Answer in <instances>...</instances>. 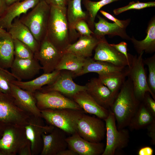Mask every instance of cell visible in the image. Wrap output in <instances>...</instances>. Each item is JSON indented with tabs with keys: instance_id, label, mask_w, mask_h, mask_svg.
I'll list each match as a JSON object with an SVG mask.
<instances>
[{
	"instance_id": "cell-1",
	"label": "cell",
	"mask_w": 155,
	"mask_h": 155,
	"mask_svg": "<svg viewBox=\"0 0 155 155\" xmlns=\"http://www.w3.org/2000/svg\"><path fill=\"white\" fill-rule=\"evenodd\" d=\"M140 103L135 95L131 81L128 77L110 108L115 117L118 129L128 126Z\"/></svg>"
},
{
	"instance_id": "cell-2",
	"label": "cell",
	"mask_w": 155,
	"mask_h": 155,
	"mask_svg": "<svg viewBox=\"0 0 155 155\" xmlns=\"http://www.w3.org/2000/svg\"><path fill=\"white\" fill-rule=\"evenodd\" d=\"M46 36L62 53L71 43L67 16V7L50 6Z\"/></svg>"
},
{
	"instance_id": "cell-3",
	"label": "cell",
	"mask_w": 155,
	"mask_h": 155,
	"mask_svg": "<svg viewBox=\"0 0 155 155\" xmlns=\"http://www.w3.org/2000/svg\"><path fill=\"white\" fill-rule=\"evenodd\" d=\"M40 111L42 118L49 125L71 135L77 132L78 121L84 113L83 110L71 108L49 109Z\"/></svg>"
},
{
	"instance_id": "cell-4",
	"label": "cell",
	"mask_w": 155,
	"mask_h": 155,
	"mask_svg": "<svg viewBox=\"0 0 155 155\" xmlns=\"http://www.w3.org/2000/svg\"><path fill=\"white\" fill-rule=\"evenodd\" d=\"M50 6L45 0H41L32 9L20 19L40 43L46 36Z\"/></svg>"
},
{
	"instance_id": "cell-5",
	"label": "cell",
	"mask_w": 155,
	"mask_h": 155,
	"mask_svg": "<svg viewBox=\"0 0 155 155\" xmlns=\"http://www.w3.org/2000/svg\"><path fill=\"white\" fill-rule=\"evenodd\" d=\"M104 120L106 125V142L102 155H115L128 145L129 131L125 128L118 129L115 117L110 109L108 116Z\"/></svg>"
},
{
	"instance_id": "cell-6",
	"label": "cell",
	"mask_w": 155,
	"mask_h": 155,
	"mask_svg": "<svg viewBox=\"0 0 155 155\" xmlns=\"http://www.w3.org/2000/svg\"><path fill=\"white\" fill-rule=\"evenodd\" d=\"M31 115L20 108L11 94L0 91V123L24 127Z\"/></svg>"
},
{
	"instance_id": "cell-7",
	"label": "cell",
	"mask_w": 155,
	"mask_h": 155,
	"mask_svg": "<svg viewBox=\"0 0 155 155\" xmlns=\"http://www.w3.org/2000/svg\"><path fill=\"white\" fill-rule=\"evenodd\" d=\"M144 52L141 53L138 56L133 55L130 66L128 67L127 76L131 81L135 97L141 102L147 92L155 100V95L150 90L147 83L143 58Z\"/></svg>"
},
{
	"instance_id": "cell-8",
	"label": "cell",
	"mask_w": 155,
	"mask_h": 155,
	"mask_svg": "<svg viewBox=\"0 0 155 155\" xmlns=\"http://www.w3.org/2000/svg\"><path fill=\"white\" fill-rule=\"evenodd\" d=\"M28 140L24 127L6 125L0 138V150L3 155H16Z\"/></svg>"
},
{
	"instance_id": "cell-9",
	"label": "cell",
	"mask_w": 155,
	"mask_h": 155,
	"mask_svg": "<svg viewBox=\"0 0 155 155\" xmlns=\"http://www.w3.org/2000/svg\"><path fill=\"white\" fill-rule=\"evenodd\" d=\"M37 106L40 110L46 109L71 108L83 110L72 99L55 91L42 92L38 90L33 93Z\"/></svg>"
},
{
	"instance_id": "cell-10",
	"label": "cell",
	"mask_w": 155,
	"mask_h": 155,
	"mask_svg": "<svg viewBox=\"0 0 155 155\" xmlns=\"http://www.w3.org/2000/svg\"><path fill=\"white\" fill-rule=\"evenodd\" d=\"M42 117L31 115L24 127L27 139L30 142L32 155L40 154L42 150V135L48 134L54 127L45 124Z\"/></svg>"
},
{
	"instance_id": "cell-11",
	"label": "cell",
	"mask_w": 155,
	"mask_h": 155,
	"mask_svg": "<svg viewBox=\"0 0 155 155\" xmlns=\"http://www.w3.org/2000/svg\"><path fill=\"white\" fill-rule=\"evenodd\" d=\"M103 120L83 114L77 124V132L85 140L93 142H99L106 134V125Z\"/></svg>"
},
{
	"instance_id": "cell-12",
	"label": "cell",
	"mask_w": 155,
	"mask_h": 155,
	"mask_svg": "<svg viewBox=\"0 0 155 155\" xmlns=\"http://www.w3.org/2000/svg\"><path fill=\"white\" fill-rule=\"evenodd\" d=\"M63 54L46 36L40 42L38 50L34 53V57L39 61L44 73H50L55 69Z\"/></svg>"
},
{
	"instance_id": "cell-13",
	"label": "cell",
	"mask_w": 155,
	"mask_h": 155,
	"mask_svg": "<svg viewBox=\"0 0 155 155\" xmlns=\"http://www.w3.org/2000/svg\"><path fill=\"white\" fill-rule=\"evenodd\" d=\"M74 73L71 71L62 70L55 80L51 84L44 86L39 91L46 92L51 91L58 92L65 96L71 98L77 93L86 91V86L75 83L73 80Z\"/></svg>"
},
{
	"instance_id": "cell-14",
	"label": "cell",
	"mask_w": 155,
	"mask_h": 155,
	"mask_svg": "<svg viewBox=\"0 0 155 155\" xmlns=\"http://www.w3.org/2000/svg\"><path fill=\"white\" fill-rule=\"evenodd\" d=\"M98 38V42L94 49L93 58L94 60L108 62L119 67H130L125 57L110 45L105 36Z\"/></svg>"
},
{
	"instance_id": "cell-15",
	"label": "cell",
	"mask_w": 155,
	"mask_h": 155,
	"mask_svg": "<svg viewBox=\"0 0 155 155\" xmlns=\"http://www.w3.org/2000/svg\"><path fill=\"white\" fill-rule=\"evenodd\" d=\"M43 146L40 155H58L67 148L66 133L56 127L48 134H42Z\"/></svg>"
},
{
	"instance_id": "cell-16",
	"label": "cell",
	"mask_w": 155,
	"mask_h": 155,
	"mask_svg": "<svg viewBox=\"0 0 155 155\" xmlns=\"http://www.w3.org/2000/svg\"><path fill=\"white\" fill-rule=\"evenodd\" d=\"M10 68L11 73L19 81L32 78L42 69L39 61L34 57L27 59L15 57Z\"/></svg>"
},
{
	"instance_id": "cell-17",
	"label": "cell",
	"mask_w": 155,
	"mask_h": 155,
	"mask_svg": "<svg viewBox=\"0 0 155 155\" xmlns=\"http://www.w3.org/2000/svg\"><path fill=\"white\" fill-rule=\"evenodd\" d=\"M68 147L79 155H100L103 152L104 144L91 142L81 137L77 132L66 138Z\"/></svg>"
},
{
	"instance_id": "cell-18",
	"label": "cell",
	"mask_w": 155,
	"mask_h": 155,
	"mask_svg": "<svg viewBox=\"0 0 155 155\" xmlns=\"http://www.w3.org/2000/svg\"><path fill=\"white\" fill-rule=\"evenodd\" d=\"M85 86L87 92L99 105L110 108L116 96L98 78H92Z\"/></svg>"
},
{
	"instance_id": "cell-19",
	"label": "cell",
	"mask_w": 155,
	"mask_h": 155,
	"mask_svg": "<svg viewBox=\"0 0 155 155\" xmlns=\"http://www.w3.org/2000/svg\"><path fill=\"white\" fill-rule=\"evenodd\" d=\"M11 94L17 106L30 115L42 117L33 93L11 84Z\"/></svg>"
},
{
	"instance_id": "cell-20",
	"label": "cell",
	"mask_w": 155,
	"mask_h": 155,
	"mask_svg": "<svg viewBox=\"0 0 155 155\" xmlns=\"http://www.w3.org/2000/svg\"><path fill=\"white\" fill-rule=\"evenodd\" d=\"M41 0H23L18 1L8 5L0 17V27L7 31L11 27L14 20L22 14H26L34 7Z\"/></svg>"
},
{
	"instance_id": "cell-21",
	"label": "cell",
	"mask_w": 155,
	"mask_h": 155,
	"mask_svg": "<svg viewBox=\"0 0 155 155\" xmlns=\"http://www.w3.org/2000/svg\"><path fill=\"white\" fill-rule=\"evenodd\" d=\"M71 99L77 103L84 112L94 115L103 120L108 115L109 109H106L99 105L86 90L77 93Z\"/></svg>"
},
{
	"instance_id": "cell-22",
	"label": "cell",
	"mask_w": 155,
	"mask_h": 155,
	"mask_svg": "<svg viewBox=\"0 0 155 155\" xmlns=\"http://www.w3.org/2000/svg\"><path fill=\"white\" fill-rule=\"evenodd\" d=\"M12 38L17 39L28 45L34 53L38 50L39 43L28 28L17 18L13 20L7 31Z\"/></svg>"
},
{
	"instance_id": "cell-23",
	"label": "cell",
	"mask_w": 155,
	"mask_h": 155,
	"mask_svg": "<svg viewBox=\"0 0 155 155\" xmlns=\"http://www.w3.org/2000/svg\"><path fill=\"white\" fill-rule=\"evenodd\" d=\"M98 21L94 22V35L98 38L108 35L110 37L118 36L121 38L130 40L131 37L127 34L126 28L120 27L115 23H110L99 15Z\"/></svg>"
},
{
	"instance_id": "cell-24",
	"label": "cell",
	"mask_w": 155,
	"mask_h": 155,
	"mask_svg": "<svg viewBox=\"0 0 155 155\" xmlns=\"http://www.w3.org/2000/svg\"><path fill=\"white\" fill-rule=\"evenodd\" d=\"M98 41L93 34L90 36H80L77 41L68 45L63 53H72L85 58L90 57Z\"/></svg>"
},
{
	"instance_id": "cell-25",
	"label": "cell",
	"mask_w": 155,
	"mask_h": 155,
	"mask_svg": "<svg viewBox=\"0 0 155 155\" xmlns=\"http://www.w3.org/2000/svg\"><path fill=\"white\" fill-rule=\"evenodd\" d=\"M128 66L119 67L111 63L94 60L90 57L86 58L82 70L75 74L74 78L90 72H94L99 74L120 72L126 70Z\"/></svg>"
},
{
	"instance_id": "cell-26",
	"label": "cell",
	"mask_w": 155,
	"mask_h": 155,
	"mask_svg": "<svg viewBox=\"0 0 155 155\" xmlns=\"http://www.w3.org/2000/svg\"><path fill=\"white\" fill-rule=\"evenodd\" d=\"M60 71L55 70L50 73H44L32 80L23 82L16 80L12 83L19 88L32 93L40 90L46 85L52 83L59 74Z\"/></svg>"
},
{
	"instance_id": "cell-27",
	"label": "cell",
	"mask_w": 155,
	"mask_h": 155,
	"mask_svg": "<svg viewBox=\"0 0 155 155\" xmlns=\"http://www.w3.org/2000/svg\"><path fill=\"white\" fill-rule=\"evenodd\" d=\"M14 59V39L7 31L0 33V67L10 68Z\"/></svg>"
},
{
	"instance_id": "cell-28",
	"label": "cell",
	"mask_w": 155,
	"mask_h": 155,
	"mask_svg": "<svg viewBox=\"0 0 155 155\" xmlns=\"http://www.w3.org/2000/svg\"><path fill=\"white\" fill-rule=\"evenodd\" d=\"M146 35L143 40H138L132 36L130 41L137 52L139 54L143 52L152 53L155 51V16L149 21L146 30Z\"/></svg>"
},
{
	"instance_id": "cell-29",
	"label": "cell",
	"mask_w": 155,
	"mask_h": 155,
	"mask_svg": "<svg viewBox=\"0 0 155 155\" xmlns=\"http://www.w3.org/2000/svg\"><path fill=\"white\" fill-rule=\"evenodd\" d=\"M82 0H71L68 2L67 6V16L69 29L70 36L72 35V40L78 37L76 32L74 29L75 24L81 20H87L86 11L83 10L81 3ZM71 38V37H70Z\"/></svg>"
},
{
	"instance_id": "cell-30",
	"label": "cell",
	"mask_w": 155,
	"mask_h": 155,
	"mask_svg": "<svg viewBox=\"0 0 155 155\" xmlns=\"http://www.w3.org/2000/svg\"><path fill=\"white\" fill-rule=\"evenodd\" d=\"M86 58L70 52L63 53L61 60L55 69L71 71L74 75L82 69Z\"/></svg>"
},
{
	"instance_id": "cell-31",
	"label": "cell",
	"mask_w": 155,
	"mask_h": 155,
	"mask_svg": "<svg viewBox=\"0 0 155 155\" xmlns=\"http://www.w3.org/2000/svg\"><path fill=\"white\" fill-rule=\"evenodd\" d=\"M128 67L123 71L98 75L99 79L116 97L126 80Z\"/></svg>"
},
{
	"instance_id": "cell-32",
	"label": "cell",
	"mask_w": 155,
	"mask_h": 155,
	"mask_svg": "<svg viewBox=\"0 0 155 155\" xmlns=\"http://www.w3.org/2000/svg\"><path fill=\"white\" fill-rule=\"evenodd\" d=\"M155 121V117L141 102L128 127L131 130H138L147 127Z\"/></svg>"
},
{
	"instance_id": "cell-33",
	"label": "cell",
	"mask_w": 155,
	"mask_h": 155,
	"mask_svg": "<svg viewBox=\"0 0 155 155\" xmlns=\"http://www.w3.org/2000/svg\"><path fill=\"white\" fill-rule=\"evenodd\" d=\"M121 0H100L92 1L90 0H82V3L86 10L88 18L87 21L90 29L93 31L94 24L98 11L104 6L112 3Z\"/></svg>"
},
{
	"instance_id": "cell-34",
	"label": "cell",
	"mask_w": 155,
	"mask_h": 155,
	"mask_svg": "<svg viewBox=\"0 0 155 155\" xmlns=\"http://www.w3.org/2000/svg\"><path fill=\"white\" fill-rule=\"evenodd\" d=\"M14 58L22 59L34 58V53L27 45L21 41L14 39Z\"/></svg>"
},
{
	"instance_id": "cell-35",
	"label": "cell",
	"mask_w": 155,
	"mask_h": 155,
	"mask_svg": "<svg viewBox=\"0 0 155 155\" xmlns=\"http://www.w3.org/2000/svg\"><path fill=\"white\" fill-rule=\"evenodd\" d=\"M16 79L11 73L6 69L0 67V91L4 93L11 94V85Z\"/></svg>"
},
{
	"instance_id": "cell-36",
	"label": "cell",
	"mask_w": 155,
	"mask_h": 155,
	"mask_svg": "<svg viewBox=\"0 0 155 155\" xmlns=\"http://www.w3.org/2000/svg\"><path fill=\"white\" fill-rule=\"evenodd\" d=\"M155 6V2L151 1L146 2H140L138 1L130 2L127 5L114 9L113 13L115 15L131 9L140 10Z\"/></svg>"
},
{
	"instance_id": "cell-37",
	"label": "cell",
	"mask_w": 155,
	"mask_h": 155,
	"mask_svg": "<svg viewBox=\"0 0 155 155\" xmlns=\"http://www.w3.org/2000/svg\"><path fill=\"white\" fill-rule=\"evenodd\" d=\"M143 62L148 67L149 75L147 81L148 86L153 93L155 95V54L143 59Z\"/></svg>"
},
{
	"instance_id": "cell-38",
	"label": "cell",
	"mask_w": 155,
	"mask_h": 155,
	"mask_svg": "<svg viewBox=\"0 0 155 155\" xmlns=\"http://www.w3.org/2000/svg\"><path fill=\"white\" fill-rule=\"evenodd\" d=\"M74 28L78 32L80 36H90L94 34L93 31L90 29L84 20H81L77 22Z\"/></svg>"
},
{
	"instance_id": "cell-39",
	"label": "cell",
	"mask_w": 155,
	"mask_h": 155,
	"mask_svg": "<svg viewBox=\"0 0 155 155\" xmlns=\"http://www.w3.org/2000/svg\"><path fill=\"white\" fill-rule=\"evenodd\" d=\"M110 44L125 57L130 66L133 55L127 53V43L125 42L122 41L117 44Z\"/></svg>"
},
{
	"instance_id": "cell-40",
	"label": "cell",
	"mask_w": 155,
	"mask_h": 155,
	"mask_svg": "<svg viewBox=\"0 0 155 155\" xmlns=\"http://www.w3.org/2000/svg\"><path fill=\"white\" fill-rule=\"evenodd\" d=\"M100 13L106 18L114 22V23L122 28H126L131 21L130 18L125 20H119L111 14L103 10H100Z\"/></svg>"
},
{
	"instance_id": "cell-41",
	"label": "cell",
	"mask_w": 155,
	"mask_h": 155,
	"mask_svg": "<svg viewBox=\"0 0 155 155\" xmlns=\"http://www.w3.org/2000/svg\"><path fill=\"white\" fill-rule=\"evenodd\" d=\"M152 115L155 117V100L148 92H146L142 102Z\"/></svg>"
},
{
	"instance_id": "cell-42",
	"label": "cell",
	"mask_w": 155,
	"mask_h": 155,
	"mask_svg": "<svg viewBox=\"0 0 155 155\" xmlns=\"http://www.w3.org/2000/svg\"><path fill=\"white\" fill-rule=\"evenodd\" d=\"M148 134L150 138L151 144L155 145V121L147 126Z\"/></svg>"
},
{
	"instance_id": "cell-43",
	"label": "cell",
	"mask_w": 155,
	"mask_h": 155,
	"mask_svg": "<svg viewBox=\"0 0 155 155\" xmlns=\"http://www.w3.org/2000/svg\"><path fill=\"white\" fill-rule=\"evenodd\" d=\"M18 154L19 155H32L31 144L28 140L20 148Z\"/></svg>"
},
{
	"instance_id": "cell-44",
	"label": "cell",
	"mask_w": 155,
	"mask_h": 155,
	"mask_svg": "<svg viewBox=\"0 0 155 155\" xmlns=\"http://www.w3.org/2000/svg\"><path fill=\"white\" fill-rule=\"evenodd\" d=\"M50 6L61 7H67V3L65 0H45Z\"/></svg>"
},
{
	"instance_id": "cell-45",
	"label": "cell",
	"mask_w": 155,
	"mask_h": 155,
	"mask_svg": "<svg viewBox=\"0 0 155 155\" xmlns=\"http://www.w3.org/2000/svg\"><path fill=\"white\" fill-rule=\"evenodd\" d=\"M153 150L149 146H145L141 148L138 151V155H152L153 153Z\"/></svg>"
},
{
	"instance_id": "cell-46",
	"label": "cell",
	"mask_w": 155,
	"mask_h": 155,
	"mask_svg": "<svg viewBox=\"0 0 155 155\" xmlns=\"http://www.w3.org/2000/svg\"><path fill=\"white\" fill-rule=\"evenodd\" d=\"M8 6L6 0H0V17L4 13Z\"/></svg>"
},
{
	"instance_id": "cell-47",
	"label": "cell",
	"mask_w": 155,
	"mask_h": 155,
	"mask_svg": "<svg viewBox=\"0 0 155 155\" xmlns=\"http://www.w3.org/2000/svg\"><path fill=\"white\" fill-rule=\"evenodd\" d=\"M58 155H78L72 150L66 149L59 152Z\"/></svg>"
},
{
	"instance_id": "cell-48",
	"label": "cell",
	"mask_w": 155,
	"mask_h": 155,
	"mask_svg": "<svg viewBox=\"0 0 155 155\" xmlns=\"http://www.w3.org/2000/svg\"><path fill=\"white\" fill-rule=\"evenodd\" d=\"M6 126L0 123V138L2 135L4 129Z\"/></svg>"
},
{
	"instance_id": "cell-49",
	"label": "cell",
	"mask_w": 155,
	"mask_h": 155,
	"mask_svg": "<svg viewBox=\"0 0 155 155\" xmlns=\"http://www.w3.org/2000/svg\"><path fill=\"white\" fill-rule=\"evenodd\" d=\"M7 5H10L12 3H14L18 1H19V0H6Z\"/></svg>"
},
{
	"instance_id": "cell-50",
	"label": "cell",
	"mask_w": 155,
	"mask_h": 155,
	"mask_svg": "<svg viewBox=\"0 0 155 155\" xmlns=\"http://www.w3.org/2000/svg\"><path fill=\"white\" fill-rule=\"evenodd\" d=\"M6 31L5 30L2 29L1 27H0V33L5 32Z\"/></svg>"
},
{
	"instance_id": "cell-51",
	"label": "cell",
	"mask_w": 155,
	"mask_h": 155,
	"mask_svg": "<svg viewBox=\"0 0 155 155\" xmlns=\"http://www.w3.org/2000/svg\"><path fill=\"white\" fill-rule=\"evenodd\" d=\"M0 155H3L1 151L0 150Z\"/></svg>"
},
{
	"instance_id": "cell-52",
	"label": "cell",
	"mask_w": 155,
	"mask_h": 155,
	"mask_svg": "<svg viewBox=\"0 0 155 155\" xmlns=\"http://www.w3.org/2000/svg\"><path fill=\"white\" fill-rule=\"evenodd\" d=\"M66 2H67V3L68 2H69V1H70L71 0H65Z\"/></svg>"
},
{
	"instance_id": "cell-53",
	"label": "cell",
	"mask_w": 155,
	"mask_h": 155,
	"mask_svg": "<svg viewBox=\"0 0 155 155\" xmlns=\"http://www.w3.org/2000/svg\"><path fill=\"white\" fill-rule=\"evenodd\" d=\"M21 0H22H22H19V1H21Z\"/></svg>"
}]
</instances>
